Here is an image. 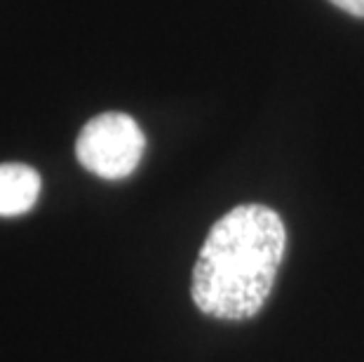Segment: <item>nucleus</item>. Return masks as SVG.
I'll list each match as a JSON object with an SVG mask.
<instances>
[{"label":"nucleus","instance_id":"nucleus-3","mask_svg":"<svg viewBox=\"0 0 364 362\" xmlns=\"http://www.w3.org/2000/svg\"><path fill=\"white\" fill-rule=\"evenodd\" d=\"M41 196V174L21 163L0 165V217H19Z\"/></svg>","mask_w":364,"mask_h":362},{"label":"nucleus","instance_id":"nucleus-2","mask_svg":"<svg viewBox=\"0 0 364 362\" xmlns=\"http://www.w3.org/2000/svg\"><path fill=\"white\" fill-rule=\"evenodd\" d=\"M146 139L127 113H102L80 129L75 156L102 179H125L141 163Z\"/></svg>","mask_w":364,"mask_h":362},{"label":"nucleus","instance_id":"nucleus-1","mask_svg":"<svg viewBox=\"0 0 364 362\" xmlns=\"http://www.w3.org/2000/svg\"><path fill=\"white\" fill-rule=\"evenodd\" d=\"M287 247L280 214L266 205H240L209 230L193 268L191 294L219 320L254 318L273 292Z\"/></svg>","mask_w":364,"mask_h":362},{"label":"nucleus","instance_id":"nucleus-4","mask_svg":"<svg viewBox=\"0 0 364 362\" xmlns=\"http://www.w3.org/2000/svg\"><path fill=\"white\" fill-rule=\"evenodd\" d=\"M341 10L355 14V17H364V0H331Z\"/></svg>","mask_w":364,"mask_h":362}]
</instances>
